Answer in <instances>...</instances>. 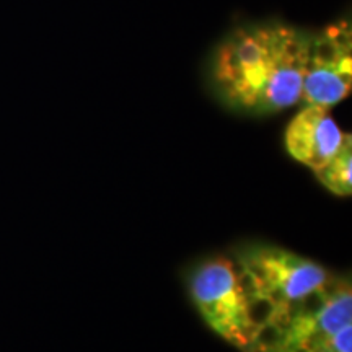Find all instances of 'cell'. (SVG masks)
I'll return each mask as SVG.
<instances>
[{"label": "cell", "instance_id": "6da1fadb", "mask_svg": "<svg viewBox=\"0 0 352 352\" xmlns=\"http://www.w3.org/2000/svg\"><path fill=\"white\" fill-rule=\"evenodd\" d=\"M310 38L267 23L236 30L219 47L214 78L228 103L258 113L279 111L302 98Z\"/></svg>", "mask_w": 352, "mask_h": 352}, {"label": "cell", "instance_id": "7a4b0ae2", "mask_svg": "<svg viewBox=\"0 0 352 352\" xmlns=\"http://www.w3.org/2000/svg\"><path fill=\"white\" fill-rule=\"evenodd\" d=\"M352 33L347 21L327 26L310 39L302 98L307 104L331 108L351 94Z\"/></svg>", "mask_w": 352, "mask_h": 352}, {"label": "cell", "instance_id": "3957f363", "mask_svg": "<svg viewBox=\"0 0 352 352\" xmlns=\"http://www.w3.org/2000/svg\"><path fill=\"white\" fill-rule=\"evenodd\" d=\"M192 298L215 331L233 344L246 349L253 340V329L245 321V300L236 290L228 259L217 258L202 264L192 277Z\"/></svg>", "mask_w": 352, "mask_h": 352}, {"label": "cell", "instance_id": "277c9868", "mask_svg": "<svg viewBox=\"0 0 352 352\" xmlns=\"http://www.w3.org/2000/svg\"><path fill=\"white\" fill-rule=\"evenodd\" d=\"M349 139L328 108L318 104H307L285 131V147L290 155L315 171L327 166Z\"/></svg>", "mask_w": 352, "mask_h": 352}, {"label": "cell", "instance_id": "5b68a950", "mask_svg": "<svg viewBox=\"0 0 352 352\" xmlns=\"http://www.w3.org/2000/svg\"><path fill=\"white\" fill-rule=\"evenodd\" d=\"M352 155L351 139L344 144L341 152L327 166L316 171V176L324 186L340 196H351L352 192Z\"/></svg>", "mask_w": 352, "mask_h": 352}, {"label": "cell", "instance_id": "8992f818", "mask_svg": "<svg viewBox=\"0 0 352 352\" xmlns=\"http://www.w3.org/2000/svg\"><path fill=\"white\" fill-rule=\"evenodd\" d=\"M352 320V294L351 289L347 287L342 290L340 296H336L331 300L327 302L321 314L316 316L315 327L318 331L324 334H333L338 329L351 324Z\"/></svg>", "mask_w": 352, "mask_h": 352}, {"label": "cell", "instance_id": "52a82bcc", "mask_svg": "<svg viewBox=\"0 0 352 352\" xmlns=\"http://www.w3.org/2000/svg\"><path fill=\"white\" fill-rule=\"evenodd\" d=\"M276 303L264 294L246 298L243 305L246 324H250L253 329H258L263 324L270 323L276 314Z\"/></svg>", "mask_w": 352, "mask_h": 352}, {"label": "cell", "instance_id": "ba28073f", "mask_svg": "<svg viewBox=\"0 0 352 352\" xmlns=\"http://www.w3.org/2000/svg\"><path fill=\"white\" fill-rule=\"evenodd\" d=\"M351 340H352V328L351 324L338 329L336 333L329 334L324 341L323 347L328 352H352L351 349Z\"/></svg>", "mask_w": 352, "mask_h": 352}, {"label": "cell", "instance_id": "9c48e42d", "mask_svg": "<svg viewBox=\"0 0 352 352\" xmlns=\"http://www.w3.org/2000/svg\"><path fill=\"white\" fill-rule=\"evenodd\" d=\"M235 284H236V290H239L240 296L243 297V300H246V298L250 297L258 296L259 294V284L248 271H245L241 276L235 277Z\"/></svg>", "mask_w": 352, "mask_h": 352}]
</instances>
